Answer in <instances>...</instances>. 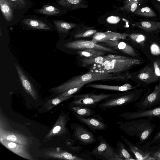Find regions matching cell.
<instances>
[{"instance_id": "1", "label": "cell", "mask_w": 160, "mask_h": 160, "mask_svg": "<svg viewBox=\"0 0 160 160\" xmlns=\"http://www.w3.org/2000/svg\"><path fill=\"white\" fill-rule=\"evenodd\" d=\"M127 72L100 73L88 72V73L73 77L63 83L53 88L59 92H63L83 83L87 84L98 81H116L124 82L131 78Z\"/></svg>"}, {"instance_id": "2", "label": "cell", "mask_w": 160, "mask_h": 160, "mask_svg": "<svg viewBox=\"0 0 160 160\" xmlns=\"http://www.w3.org/2000/svg\"><path fill=\"white\" fill-rule=\"evenodd\" d=\"M149 118H139L129 121L119 122V128L130 137L138 136L139 143L142 144L150 137L156 125Z\"/></svg>"}, {"instance_id": "3", "label": "cell", "mask_w": 160, "mask_h": 160, "mask_svg": "<svg viewBox=\"0 0 160 160\" xmlns=\"http://www.w3.org/2000/svg\"><path fill=\"white\" fill-rule=\"evenodd\" d=\"M141 63L138 59L125 56L121 58H111L102 63L92 65L89 72L100 73L121 72Z\"/></svg>"}, {"instance_id": "4", "label": "cell", "mask_w": 160, "mask_h": 160, "mask_svg": "<svg viewBox=\"0 0 160 160\" xmlns=\"http://www.w3.org/2000/svg\"><path fill=\"white\" fill-rule=\"evenodd\" d=\"M142 90L140 89L132 91H129L118 93L108 98L98 104L102 110L126 105L135 102L140 97Z\"/></svg>"}, {"instance_id": "5", "label": "cell", "mask_w": 160, "mask_h": 160, "mask_svg": "<svg viewBox=\"0 0 160 160\" xmlns=\"http://www.w3.org/2000/svg\"><path fill=\"white\" fill-rule=\"evenodd\" d=\"M22 30L31 29L52 31L56 28L51 20L35 15H25L19 23Z\"/></svg>"}, {"instance_id": "6", "label": "cell", "mask_w": 160, "mask_h": 160, "mask_svg": "<svg viewBox=\"0 0 160 160\" xmlns=\"http://www.w3.org/2000/svg\"><path fill=\"white\" fill-rule=\"evenodd\" d=\"M0 22L8 26L19 23L26 13L15 9L7 0H0Z\"/></svg>"}, {"instance_id": "7", "label": "cell", "mask_w": 160, "mask_h": 160, "mask_svg": "<svg viewBox=\"0 0 160 160\" xmlns=\"http://www.w3.org/2000/svg\"><path fill=\"white\" fill-rule=\"evenodd\" d=\"M96 91L73 96L72 104L85 106L94 109L100 102L117 94L103 93L96 94L94 93Z\"/></svg>"}, {"instance_id": "8", "label": "cell", "mask_w": 160, "mask_h": 160, "mask_svg": "<svg viewBox=\"0 0 160 160\" xmlns=\"http://www.w3.org/2000/svg\"><path fill=\"white\" fill-rule=\"evenodd\" d=\"M98 142L94 148L88 152L89 154L98 158L106 160H121L115 148L112 147L101 136L98 138Z\"/></svg>"}, {"instance_id": "9", "label": "cell", "mask_w": 160, "mask_h": 160, "mask_svg": "<svg viewBox=\"0 0 160 160\" xmlns=\"http://www.w3.org/2000/svg\"><path fill=\"white\" fill-rule=\"evenodd\" d=\"M64 46L68 48L75 50H85L93 49L106 52L117 53L110 48L103 46L93 42L92 40H80L73 41L65 43Z\"/></svg>"}, {"instance_id": "10", "label": "cell", "mask_w": 160, "mask_h": 160, "mask_svg": "<svg viewBox=\"0 0 160 160\" xmlns=\"http://www.w3.org/2000/svg\"><path fill=\"white\" fill-rule=\"evenodd\" d=\"M118 116L130 120L144 118L151 119L155 118H160V105L133 112H124Z\"/></svg>"}, {"instance_id": "11", "label": "cell", "mask_w": 160, "mask_h": 160, "mask_svg": "<svg viewBox=\"0 0 160 160\" xmlns=\"http://www.w3.org/2000/svg\"><path fill=\"white\" fill-rule=\"evenodd\" d=\"M36 13L48 17H60L66 14L68 10L57 3L47 2L41 7L33 9Z\"/></svg>"}, {"instance_id": "12", "label": "cell", "mask_w": 160, "mask_h": 160, "mask_svg": "<svg viewBox=\"0 0 160 160\" xmlns=\"http://www.w3.org/2000/svg\"><path fill=\"white\" fill-rule=\"evenodd\" d=\"M74 135L77 141L84 145L92 144L97 141L96 137L83 125L78 123L74 125Z\"/></svg>"}, {"instance_id": "13", "label": "cell", "mask_w": 160, "mask_h": 160, "mask_svg": "<svg viewBox=\"0 0 160 160\" xmlns=\"http://www.w3.org/2000/svg\"><path fill=\"white\" fill-rule=\"evenodd\" d=\"M157 105H160V83L152 92L143 97L135 105L139 109L149 108Z\"/></svg>"}, {"instance_id": "14", "label": "cell", "mask_w": 160, "mask_h": 160, "mask_svg": "<svg viewBox=\"0 0 160 160\" xmlns=\"http://www.w3.org/2000/svg\"><path fill=\"white\" fill-rule=\"evenodd\" d=\"M129 34L126 33L108 31L104 32H97L93 36L92 41L95 43L103 42L107 40L125 39Z\"/></svg>"}, {"instance_id": "15", "label": "cell", "mask_w": 160, "mask_h": 160, "mask_svg": "<svg viewBox=\"0 0 160 160\" xmlns=\"http://www.w3.org/2000/svg\"><path fill=\"white\" fill-rule=\"evenodd\" d=\"M76 116L79 121L92 130H104L107 128L106 124L95 118L85 117L79 115Z\"/></svg>"}, {"instance_id": "16", "label": "cell", "mask_w": 160, "mask_h": 160, "mask_svg": "<svg viewBox=\"0 0 160 160\" xmlns=\"http://www.w3.org/2000/svg\"><path fill=\"white\" fill-rule=\"evenodd\" d=\"M107 46L112 47L123 53L132 56H137L133 48L124 42L118 40H107L102 42Z\"/></svg>"}, {"instance_id": "17", "label": "cell", "mask_w": 160, "mask_h": 160, "mask_svg": "<svg viewBox=\"0 0 160 160\" xmlns=\"http://www.w3.org/2000/svg\"><path fill=\"white\" fill-rule=\"evenodd\" d=\"M87 87L100 89L125 92L135 89L137 86H133L128 83L121 86H114L100 84H88Z\"/></svg>"}, {"instance_id": "18", "label": "cell", "mask_w": 160, "mask_h": 160, "mask_svg": "<svg viewBox=\"0 0 160 160\" xmlns=\"http://www.w3.org/2000/svg\"><path fill=\"white\" fill-rule=\"evenodd\" d=\"M97 32L93 27L85 25L78 24L72 32V36L75 39L90 36Z\"/></svg>"}, {"instance_id": "19", "label": "cell", "mask_w": 160, "mask_h": 160, "mask_svg": "<svg viewBox=\"0 0 160 160\" xmlns=\"http://www.w3.org/2000/svg\"><path fill=\"white\" fill-rule=\"evenodd\" d=\"M121 138L128 147L130 150L135 155L136 159L149 160V154L147 152L140 148L137 145L132 143L124 137L121 136Z\"/></svg>"}, {"instance_id": "20", "label": "cell", "mask_w": 160, "mask_h": 160, "mask_svg": "<svg viewBox=\"0 0 160 160\" xmlns=\"http://www.w3.org/2000/svg\"><path fill=\"white\" fill-rule=\"evenodd\" d=\"M124 56L109 54L108 55L96 57H82L81 59V62L83 66L93 65L102 63L107 60L111 58H121L125 57Z\"/></svg>"}, {"instance_id": "21", "label": "cell", "mask_w": 160, "mask_h": 160, "mask_svg": "<svg viewBox=\"0 0 160 160\" xmlns=\"http://www.w3.org/2000/svg\"><path fill=\"white\" fill-rule=\"evenodd\" d=\"M14 65L19 79L23 87L30 95L32 96H34L36 94L35 91L28 78L18 64L15 63Z\"/></svg>"}, {"instance_id": "22", "label": "cell", "mask_w": 160, "mask_h": 160, "mask_svg": "<svg viewBox=\"0 0 160 160\" xmlns=\"http://www.w3.org/2000/svg\"><path fill=\"white\" fill-rule=\"evenodd\" d=\"M51 21L53 24L56 30L60 35L68 33L71 30L74 28L78 24L66 22L63 20L52 19Z\"/></svg>"}, {"instance_id": "23", "label": "cell", "mask_w": 160, "mask_h": 160, "mask_svg": "<svg viewBox=\"0 0 160 160\" xmlns=\"http://www.w3.org/2000/svg\"><path fill=\"white\" fill-rule=\"evenodd\" d=\"M56 3L67 10H73L87 6L83 0H55Z\"/></svg>"}, {"instance_id": "24", "label": "cell", "mask_w": 160, "mask_h": 160, "mask_svg": "<svg viewBox=\"0 0 160 160\" xmlns=\"http://www.w3.org/2000/svg\"><path fill=\"white\" fill-rule=\"evenodd\" d=\"M141 149L147 152L149 154V160H160V144L151 146L147 142L141 146L137 145Z\"/></svg>"}, {"instance_id": "25", "label": "cell", "mask_w": 160, "mask_h": 160, "mask_svg": "<svg viewBox=\"0 0 160 160\" xmlns=\"http://www.w3.org/2000/svg\"><path fill=\"white\" fill-rule=\"evenodd\" d=\"M10 5L17 10L27 13L34 5L31 0H7Z\"/></svg>"}, {"instance_id": "26", "label": "cell", "mask_w": 160, "mask_h": 160, "mask_svg": "<svg viewBox=\"0 0 160 160\" xmlns=\"http://www.w3.org/2000/svg\"><path fill=\"white\" fill-rule=\"evenodd\" d=\"M72 110L76 115L88 117L91 116L96 117L94 109L88 106L73 104Z\"/></svg>"}, {"instance_id": "27", "label": "cell", "mask_w": 160, "mask_h": 160, "mask_svg": "<svg viewBox=\"0 0 160 160\" xmlns=\"http://www.w3.org/2000/svg\"><path fill=\"white\" fill-rule=\"evenodd\" d=\"M117 153L121 160H135L130 155L123 142L118 141L115 148Z\"/></svg>"}, {"instance_id": "28", "label": "cell", "mask_w": 160, "mask_h": 160, "mask_svg": "<svg viewBox=\"0 0 160 160\" xmlns=\"http://www.w3.org/2000/svg\"><path fill=\"white\" fill-rule=\"evenodd\" d=\"M133 25L147 32H151L160 29V22L142 21Z\"/></svg>"}, {"instance_id": "29", "label": "cell", "mask_w": 160, "mask_h": 160, "mask_svg": "<svg viewBox=\"0 0 160 160\" xmlns=\"http://www.w3.org/2000/svg\"><path fill=\"white\" fill-rule=\"evenodd\" d=\"M152 76H157L155 74L153 69L148 67L143 68L138 76L140 79L145 82L152 81L150 79H152Z\"/></svg>"}, {"instance_id": "30", "label": "cell", "mask_w": 160, "mask_h": 160, "mask_svg": "<svg viewBox=\"0 0 160 160\" xmlns=\"http://www.w3.org/2000/svg\"><path fill=\"white\" fill-rule=\"evenodd\" d=\"M104 51L93 49L80 50L77 52V53L81 57H96L103 55Z\"/></svg>"}, {"instance_id": "31", "label": "cell", "mask_w": 160, "mask_h": 160, "mask_svg": "<svg viewBox=\"0 0 160 160\" xmlns=\"http://www.w3.org/2000/svg\"><path fill=\"white\" fill-rule=\"evenodd\" d=\"M134 13L137 15L147 17H154L156 16L153 10L148 7L138 8Z\"/></svg>"}, {"instance_id": "32", "label": "cell", "mask_w": 160, "mask_h": 160, "mask_svg": "<svg viewBox=\"0 0 160 160\" xmlns=\"http://www.w3.org/2000/svg\"><path fill=\"white\" fill-rule=\"evenodd\" d=\"M140 5L134 0H126L123 9L130 12H134Z\"/></svg>"}, {"instance_id": "33", "label": "cell", "mask_w": 160, "mask_h": 160, "mask_svg": "<svg viewBox=\"0 0 160 160\" xmlns=\"http://www.w3.org/2000/svg\"><path fill=\"white\" fill-rule=\"evenodd\" d=\"M86 84V83H83L80 84L73 88H70L63 92L60 95V96L62 97H68L72 96L73 94L79 91Z\"/></svg>"}, {"instance_id": "34", "label": "cell", "mask_w": 160, "mask_h": 160, "mask_svg": "<svg viewBox=\"0 0 160 160\" xmlns=\"http://www.w3.org/2000/svg\"><path fill=\"white\" fill-rule=\"evenodd\" d=\"M128 36L132 40L138 43L142 42L145 39V36L141 34L133 33L129 35Z\"/></svg>"}, {"instance_id": "35", "label": "cell", "mask_w": 160, "mask_h": 160, "mask_svg": "<svg viewBox=\"0 0 160 160\" xmlns=\"http://www.w3.org/2000/svg\"><path fill=\"white\" fill-rule=\"evenodd\" d=\"M147 142L151 146L160 143V130L155 134L150 141Z\"/></svg>"}, {"instance_id": "36", "label": "cell", "mask_w": 160, "mask_h": 160, "mask_svg": "<svg viewBox=\"0 0 160 160\" xmlns=\"http://www.w3.org/2000/svg\"><path fill=\"white\" fill-rule=\"evenodd\" d=\"M151 53L154 55H158L160 54V48L156 44H153L150 47Z\"/></svg>"}, {"instance_id": "37", "label": "cell", "mask_w": 160, "mask_h": 160, "mask_svg": "<svg viewBox=\"0 0 160 160\" xmlns=\"http://www.w3.org/2000/svg\"><path fill=\"white\" fill-rule=\"evenodd\" d=\"M154 67L155 74L158 77H160V66L156 62L154 63Z\"/></svg>"}, {"instance_id": "38", "label": "cell", "mask_w": 160, "mask_h": 160, "mask_svg": "<svg viewBox=\"0 0 160 160\" xmlns=\"http://www.w3.org/2000/svg\"><path fill=\"white\" fill-rule=\"evenodd\" d=\"M7 139L8 140L14 142L17 140V137L14 135H9L7 136Z\"/></svg>"}, {"instance_id": "39", "label": "cell", "mask_w": 160, "mask_h": 160, "mask_svg": "<svg viewBox=\"0 0 160 160\" xmlns=\"http://www.w3.org/2000/svg\"><path fill=\"white\" fill-rule=\"evenodd\" d=\"M61 101V100L58 98L53 99L52 101V103L54 105H56L59 103Z\"/></svg>"}, {"instance_id": "40", "label": "cell", "mask_w": 160, "mask_h": 160, "mask_svg": "<svg viewBox=\"0 0 160 160\" xmlns=\"http://www.w3.org/2000/svg\"><path fill=\"white\" fill-rule=\"evenodd\" d=\"M61 128L59 126H56L53 130V132L54 133H56L58 132L61 130Z\"/></svg>"}, {"instance_id": "41", "label": "cell", "mask_w": 160, "mask_h": 160, "mask_svg": "<svg viewBox=\"0 0 160 160\" xmlns=\"http://www.w3.org/2000/svg\"><path fill=\"white\" fill-rule=\"evenodd\" d=\"M8 147L10 148H12L16 146V144L14 142H10L8 144Z\"/></svg>"}, {"instance_id": "42", "label": "cell", "mask_w": 160, "mask_h": 160, "mask_svg": "<svg viewBox=\"0 0 160 160\" xmlns=\"http://www.w3.org/2000/svg\"><path fill=\"white\" fill-rule=\"evenodd\" d=\"M140 5L142 2V0H134Z\"/></svg>"}, {"instance_id": "43", "label": "cell", "mask_w": 160, "mask_h": 160, "mask_svg": "<svg viewBox=\"0 0 160 160\" xmlns=\"http://www.w3.org/2000/svg\"><path fill=\"white\" fill-rule=\"evenodd\" d=\"M157 0L160 2V0Z\"/></svg>"}, {"instance_id": "44", "label": "cell", "mask_w": 160, "mask_h": 160, "mask_svg": "<svg viewBox=\"0 0 160 160\" xmlns=\"http://www.w3.org/2000/svg\"></svg>"}]
</instances>
